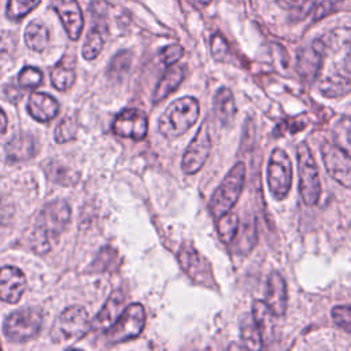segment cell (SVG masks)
I'll return each mask as SVG.
<instances>
[{
    "label": "cell",
    "mask_w": 351,
    "mask_h": 351,
    "mask_svg": "<svg viewBox=\"0 0 351 351\" xmlns=\"http://www.w3.org/2000/svg\"><path fill=\"white\" fill-rule=\"evenodd\" d=\"M70 221V207L64 200H53L38 214L30 241L37 254L48 252Z\"/></svg>",
    "instance_id": "1"
},
{
    "label": "cell",
    "mask_w": 351,
    "mask_h": 351,
    "mask_svg": "<svg viewBox=\"0 0 351 351\" xmlns=\"http://www.w3.org/2000/svg\"><path fill=\"white\" fill-rule=\"evenodd\" d=\"M199 117V101L195 97L184 96L174 100L160 115L159 132L166 138H176L193 126Z\"/></svg>",
    "instance_id": "2"
},
{
    "label": "cell",
    "mask_w": 351,
    "mask_h": 351,
    "mask_svg": "<svg viewBox=\"0 0 351 351\" xmlns=\"http://www.w3.org/2000/svg\"><path fill=\"white\" fill-rule=\"evenodd\" d=\"M244 180L245 166L244 163L239 162L229 170L219 186L213 193V197L210 200V210L215 219L229 213L237 203L244 186Z\"/></svg>",
    "instance_id": "3"
},
{
    "label": "cell",
    "mask_w": 351,
    "mask_h": 351,
    "mask_svg": "<svg viewBox=\"0 0 351 351\" xmlns=\"http://www.w3.org/2000/svg\"><path fill=\"white\" fill-rule=\"evenodd\" d=\"M296 156L300 196L307 206H315L321 195V182L315 159L306 143H300L298 145Z\"/></svg>",
    "instance_id": "4"
},
{
    "label": "cell",
    "mask_w": 351,
    "mask_h": 351,
    "mask_svg": "<svg viewBox=\"0 0 351 351\" xmlns=\"http://www.w3.org/2000/svg\"><path fill=\"white\" fill-rule=\"evenodd\" d=\"M92 329V321L86 310L81 306L67 307L56 319L52 329L55 341H75Z\"/></svg>",
    "instance_id": "5"
},
{
    "label": "cell",
    "mask_w": 351,
    "mask_h": 351,
    "mask_svg": "<svg viewBox=\"0 0 351 351\" xmlns=\"http://www.w3.org/2000/svg\"><path fill=\"white\" fill-rule=\"evenodd\" d=\"M145 326V311L140 303H132L119 315V318L106 330V341L110 344L122 343L137 337Z\"/></svg>",
    "instance_id": "6"
},
{
    "label": "cell",
    "mask_w": 351,
    "mask_h": 351,
    "mask_svg": "<svg viewBox=\"0 0 351 351\" xmlns=\"http://www.w3.org/2000/svg\"><path fill=\"white\" fill-rule=\"evenodd\" d=\"M267 185L271 195L281 200L284 199L292 185V162L288 154L281 149H273L267 163Z\"/></svg>",
    "instance_id": "7"
},
{
    "label": "cell",
    "mask_w": 351,
    "mask_h": 351,
    "mask_svg": "<svg viewBox=\"0 0 351 351\" xmlns=\"http://www.w3.org/2000/svg\"><path fill=\"white\" fill-rule=\"evenodd\" d=\"M43 322V314L37 308H21L5 318L4 333L14 341H26L34 337Z\"/></svg>",
    "instance_id": "8"
},
{
    "label": "cell",
    "mask_w": 351,
    "mask_h": 351,
    "mask_svg": "<svg viewBox=\"0 0 351 351\" xmlns=\"http://www.w3.org/2000/svg\"><path fill=\"white\" fill-rule=\"evenodd\" d=\"M325 52L326 43L322 38H317L307 47L302 48L296 56L298 74L308 82L314 81L322 67Z\"/></svg>",
    "instance_id": "9"
},
{
    "label": "cell",
    "mask_w": 351,
    "mask_h": 351,
    "mask_svg": "<svg viewBox=\"0 0 351 351\" xmlns=\"http://www.w3.org/2000/svg\"><path fill=\"white\" fill-rule=\"evenodd\" d=\"M211 149V138H210V133L207 130V125H202V128L199 129V132L196 133V136L193 137V140L191 141V144L188 145L184 158H182V170L186 174H193L196 171H199L204 162L208 158Z\"/></svg>",
    "instance_id": "10"
},
{
    "label": "cell",
    "mask_w": 351,
    "mask_h": 351,
    "mask_svg": "<svg viewBox=\"0 0 351 351\" xmlns=\"http://www.w3.org/2000/svg\"><path fill=\"white\" fill-rule=\"evenodd\" d=\"M148 119L144 111L137 108H126L121 111L112 123V130L121 137L143 140L147 134Z\"/></svg>",
    "instance_id": "11"
},
{
    "label": "cell",
    "mask_w": 351,
    "mask_h": 351,
    "mask_svg": "<svg viewBox=\"0 0 351 351\" xmlns=\"http://www.w3.org/2000/svg\"><path fill=\"white\" fill-rule=\"evenodd\" d=\"M322 159L328 173L341 185L351 188V158L335 144H322Z\"/></svg>",
    "instance_id": "12"
},
{
    "label": "cell",
    "mask_w": 351,
    "mask_h": 351,
    "mask_svg": "<svg viewBox=\"0 0 351 351\" xmlns=\"http://www.w3.org/2000/svg\"><path fill=\"white\" fill-rule=\"evenodd\" d=\"M178 261L184 271L196 282L210 285L213 284V276L208 262L200 255L192 245L184 244L178 252Z\"/></svg>",
    "instance_id": "13"
},
{
    "label": "cell",
    "mask_w": 351,
    "mask_h": 351,
    "mask_svg": "<svg viewBox=\"0 0 351 351\" xmlns=\"http://www.w3.org/2000/svg\"><path fill=\"white\" fill-rule=\"evenodd\" d=\"M51 8L58 14L67 36L78 40L84 29V16L77 0H51Z\"/></svg>",
    "instance_id": "14"
},
{
    "label": "cell",
    "mask_w": 351,
    "mask_h": 351,
    "mask_svg": "<svg viewBox=\"0 0 351 351\" xmlns=\"http://www.w3.org/2000/svg\"><path fill=\"white\" fill-rule=\"evenodd\" d=\"M26 289V277L18 267L4 266L0 269V299L7 303L19 302Z\"/></svg>",
    "instance_id": "15"
},
{
    "label": "cell",
    "mask_w": 351,
    "mask_h": 351,
    "mask_svg": "<svg viewBox=\"0 0 351 351\" xmlns=\"http://www.w3.org/2000/svg\"><path fill=\"white\" fill-rule=\"evenodd\" d=\"M265 303L276 317H282L287 311V284L280 271L269 274Z\"/></svg>",
    "instance_id": "16"
},
{
    "label": "cell",
    "mask_w": 351,
    "mask_h": 351,
    "mask_svg": "<svg viewBox=\"0 0 351 351\" xmlns=\"http://www.w3.org/2000/svg\"><path fill=\"white\" fill-rule=\"evenodd\" d=\"M125 306V296L121 291H115L106 300L97 315L92 321V329H108L122 314Z\"/></svg>",
    "instance_id": "17"
},
{
    "label": "cell",
    "mask_w": 351,
    "mask_h": 351,
    "mask_svg": "<svg viewBox=\"0 0 351 351\" xmlns=\"http://www.w3.org/2000/svg\"><path fill=\"white\" fill-rule=\"evenodd\" d=\"M27 111L34 119L40 122H48L58 115L59 104L51 95L44 92H34L29 97Z\"/></svg>",
    "instance_id": "18"
},
{
    "label": "cell",
    "mask_w": 351,
    "mask_h": 351,
    "mask_svg": "<svg viewBox=\"0 0 351 351\" xmlns=\"http://www.w3.org/2000/svg\"><path fill=\"white\" fill-rule=\"evenodd\" d=\"M37 144L32 134L19 133L15 134L5 147L8 159L11 160H26L36 154Z\"/></svg>",
    "instance_id": "19"
},
{
    "label": "cell",
    "mask_w": 351,
    "mask_h": 351,
    "mask_svg": "<svg viewBox=\"0 0 351 351\" xmlns=\"http://www.w3.org/2000/svg\"><path fill=\"white\" fill-rule=\"evenodd\" d=\"M185 75V67L181 64H171L166 73L163 74V77L160 78V81L158 82L155 92H154V103H158L160 100H163L166 96H169L184 80Z\"/></svg>",
    "instance_id": "20"
},
{
    "label": "cell",
    "mask_w": 351,
    "mask_h": 351,
    "mask_svg": "<svg viewBox=\"0 0 351 351\" xmlns=\"http://www.w3.org/2000/svg\"><path fill=\"white\" fill-rule=\"evenodd\" d=\"M106 33H107V26L103 21L92 23L82 47V56L86 60H92L99 56V53L104 47Z\"/></svg>",
    "instance_id": "21"
},
{
    "label": "cell",
    "mask_w": 351,
    "mask_h": 351,
    "mask_svg": "<svg viewBox=\"0 0 351 351\" xmlns=\"http://www.w3.org/2000/svg\"><path fill=\"white\" fill-rule=\"evenodd\" d=\"M214 111L215 117L222 125H229L234 119L236 103L229 88L222 86L217 90L214 96Z\"/></svg>",
    "instance_id": "22"
},
{
    "label": "cell",
    "mask_w": 351,
    "mask_h": 351,
    "mask_svg": "<svg viewBox=\"0 0 351 351\" xmlns=\"http://www.w3.org/2000/svg\"><path fill=\"white\" fill-rule=\"evenodd\" d=\"M333 144L351 158V118L339 117L330 126Z\"/></svg>",
    "instance_id": "23"
},
{
    "label": "cell",
    "mask_w": 351,
    "mask_h": 351,
    "mask_svg": "<svg viewBox=\"0 0 351 351\" xmlns=\"http://www.w3.org/2000/svg\"><path fill=\"white\" fill-rule=\"evenodd\" d=\"M25 43L36 52H43L49 43V32L40 21H32L25 29Z\"/></svg>",
    "instance_id": "24"
},
{
    "label": "cell",
    "mask_w": 351,
    "mask_h": 351,
    "mask_svg": "<svg viewBox=\"0 0 351 351\" xmlns=\"http://www.w3.org/2000/svg\"><path fill=\"white\" fill-rule=\"evenodd\" d=\"M251 315L262 335V339L267 337L273 332V326H274V314L271 313V310L267 307L265 302L255 300L252 304Z\"/></svg>",
    "instance_id": "25"
},
{
    "label": "cell",
    "mask_w": 351,
    "mask_h": 351,
    "mask_svg": "<svg viewBox=\"0 0 351 351\" xmlns=\"http://www.w3.org/2000/svg\"><path fill=\"white\" fill-rule=\"evenodd\" d=\"M351 82L343 75H329L319 84V92L326 97H340L348 93Z\"/></svg>",
    "instance_id": "26"
},
{
    "label": "cell",
    "mask_w": 351,
    "mask_h": 351,
    "mask_svg": "<svg viewBox=\"0 0 351 351\" xmlns=\"http://www.w3.org/2000/svg\"><path fill=\"white\" fill-rule=\"evenodd\" d=\"M75 80V71L71 66L59 62L51 71V82L59 90H67L71 88Z\"/></svg>",
    "instance_id": "27"
},
{
    "label": "cell",
    "mask_w": 351,
    "mask_h": 351,
    "mask_svg": "<svg viewBox=\"0 0 351 351\" xmlns=\"http://www.w3.org/2000/svg\"><path fill=\"white\" fill-rule=\"evenodd\" d=\"M217 229L223 243H232L239 232V217L234 213H226L217 219Z\"/></svg>",
    "instance_id": "28"
},
{
    "label": "cell",
    "mask_w": 351,
    "mask_h": 351,
    "mask_svg": "<svg viewBox=\"0 0 351 351\" xmlns=\"http://www.w3.org/2000/svg\"><path fill=\"white\" fill-rule=\"evenodd\" d=\"M241 339L247 348L261 350L262 348V335L252 318L247 315L241 321Z\"/></svg>",
    "instance_id": "29"
},
{
    "label": "cell",
    "mask_w": 351,
    "mask_h": 351,
    "mask_svg": "<svg viewBox=\"0 0 351 351\" xmlns=\"http://www.w3.org/2000/svg\"><path fill=\"white\" fill-rule=\"evenodd\" d=\"M41 0H8L5 15L10 21H21L30 14Z\"/></svg>",
    "instance_id": "30"
},
{
    "label": "cell",
    "mask_w": 351,
    "mask_h": 351,
    "mask_svg": "<svg viewBox=\"0 0 351 351\" xmlns=\"http://www.w3.org/2000/svg\"><path fill=\"white\" fill-rule=\"evenodd\" d=\"M43 82V73L40 69L33 66H26L21 70L18 75V84L21 88L33 89Z\"/></svg>",
    "instance_id": "31"
},
{
    "label": "cell",
    "mask_w": 351,
    "mask_h": 351,
    "mask_svg": "<svg viewBox=\"0 0 351 351\" xmlns=\"http://www.w3.org/2000/svg\"><path fill=\"white\" fill-rule=\"evenodd\" d=\"M77 132H78V125H77V122H75L73 118L66 117V118H63L62 122L56 126V130H55V140H56L58 143L70 141V140L75 138Z\"/></svg>",
    "instance_id": "32"
},
{
    "label": "cell",
    "mask_w": 351,
    "mask_h": 351,
    "mask_svg": "<svg viewBox=\"0 0 351 351\" xmlns=\"http://www.w3.org/2000/svg\"><path fill=\"white\" fill-rule=\"evenodd\" d=\"M130 62H132V53L129 51H121L114 56V59L110 63V69H108L110 75L112 77L123 75L128 71Z\"/></svg>",
    "instance_id": "33"
},
{
    "label": "cell",
    "mask_w": 351,
    "mask_h": 351,
    "mask_svg": "<svg viewBox=\"0 0 351 351\" xmlns=\"http://www.w3.org/2000/svg\"><path fill=\"white\" fill-rule=\"evenodd\" d=\"M333 322L343 330L351 333V306H336L332 308Z\"/></svg>",
    "instance_id": "34"
},
{
    "label": "cell",
    "mask_w": 351,
    "mask_h": 351,
    "mask_svg": "<svg viewBox=\"0 0 351 351\" xmlns=\"http://www.w3.org/2000/svg\"><path fill=\"white\" fill-rule=\"evenodd\" d=\"M211 52H213V56L219 62H225L228 59V56L230 55L229 45L221 34H214L213 36V38H211Z\"/></svg>",
    "instance_id": "35"
},
{
    "label": "cell",
    "mask_w": 351,
    "mask_h": 351,
    "mask_svg": "<svg viewBox=\"0 0 351 351\" xmlns=\"http://www.w3.org/2000/svg\"><path fill=\"white\" fill-rule=\"evenodd\" d=\"M184 53V49L181 45L178 44H171V45H167L165 47L162 51H160V60L167 64V66H171L174 64L176 62H178L181 59Z\"/></svg>",
    "instance_id": "36"
},
{
    "label": "cell",
    "mask_w": 351,
    "mask_h": 351,
    "mask_svg": "<svg viewBox=\"0 0 351 351\" xmlns=\"http://www.w3.org/2000/svg\"><path fill=\"white\" fill-rule=\"evenodd\" d=\"M341 3V0H322L319 4H317V8H315V19H321L324 16H326L328 14L333 12L339 4Z\"/></svg>",
    "instance_id": "37"
},
{
    "label": "cell",
    "mask_w": 351,
    "mask_h": 351,
    "mask_svg": "<svg viewBox=\"0 0 351 351\" xmlns=\"http://www.w3.org/2000/svg\"><path fill=\"white\" fill-rule=\"evenodd\" d=\"M7 125H8V122H7V115H5V112L0 108V134H3V133L5 132Z\"/></svg>",
    "instance_id": "38"
},
{
    "label": "cell",
    "mask_w": 351,
    "mask_h": 351,
    "mask_svg": "<svg viewBox=\"0 0 351 351\" xmlns=\"http://www.w3.org/2000/svg\"><path fill=\"white\" fill-rule=\"evenodd\" d=\"M196 7H206L211 0H191Z\"/></svg>",
    "instance_id": "39"
},
{
    "label": "cell",
    "mask_w": 351,
    "mask_h": 351,
    "mask_svg": "<svg viewBox=\"0 0 351 351\" xmlns=\"http://www.w3.org/2000/svg\"><path fill=\"white\" fill-rule=\"evenodd\" d=\"M314 1H315V3H317V0H314Z\"/></svg>",
    "instance_id": "40"
}]
</instances>
